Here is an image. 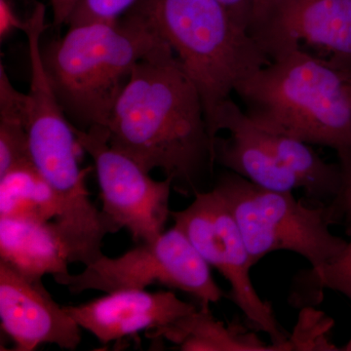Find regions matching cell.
I'll list each match as a JSON object with an SVG mask.
<instances>
[{
	"mask_svg": "<svg viewBox=\"0 0 351 351\" xmlns=\"http://www.w3.org/2000/svg\"><path fill=\"white\" fill-rule=\"evenodd\" d=\"M108 143L147 172L161 170L182 195L202 191L214 149L202 101L173 50L140 62L115 101Z\"/></svg>",
	"mask_w": 351,
	"mask_h": 351,
	"instance_id": "6da1fadb",
	"label": "cell"
},
{
	"mask_svg": "<svg viewBox=\"0 0 351 351\" xmlns=\"http://www.w3.org/2000/svg\"><path fill=\"white\" fill-rule=\"evenodd\" d=\"M0 320L13 350L32 351L41 345L75 350L82 328L58 304L43 279L31 278L0 261Z\"/></svg>",
	"mask_w": 351,
	"mask_h": 351,
	"instance_id": "30bf717a",
	"label": "cell"
},
{
	"mask_svg": "<svg viewBox=\"0 0 351 351\" xmlns=\"http://www.w3.org/2000/svg\"><path fill=\"white\" fill-rule=\"evenodd\" d=\"M341 350L351 351V338H350V341H348V343H346L345 348H341Z\"/></svg>",
	"mask_w": 351,
	"mask_h": 351,
	"instance_id": "cb8c5ba5",
	"label": "cell"
},
{
	"mask_svg": "<svg viewBox=\"0 0 351 351\" xmlns=\"http://www.w3.org/2000/svg\"><path fill=\"white\" fill-rule=\"evenodd\" d=\"M172 48L202 101L208 133L219 110L269 58L248 27L217 0H138L130 10Z\"/></svg>",
	"mask_w": 351,
	"mask_h": 351,
	"instance_id": "277c9868",
	"label": "cell"
},
{
	"mask_svg": "<svg viewBox=\"0 0 351 351\" xmlns=\"http://www.w3.org/2000/svg\"><path fill=\"white\" fill-rule=\"evenodd\" d=\"M182 211L171 212L174 225L184 232L201 257L230 283V294L249 324L269 335L272 343L294 346L283 331L269 302L258 295L251 280L254 265L243 235L230 208L215 189L197 191Z\"/></svg>",
	"mask_w": 351,
	"mask_h": 351,
	"instance_id": "52a82bcc",
	"label": "cell"
},
{
	"mask_svg": "<svg viewBox=\"0 0 351 351\" xmlns=\"http://www.w3.org/2000/svg\"><path fill=\"white\" fill-rule=\"evenodd\" d=\"M250 31V25L258 0H217Z\"/></svg>",
	"mask_w": 351,
	"mask_h": 351,
	"instance_id": "44dd1931",
	"label": "cell"
},
{
	"mask_svg": "<svg viewBox=\"0 0 351 351\" xmlns=\"http://www.w3.org/2000/svg\"><path fill=\"white\" fill-rule=\"evenodd\" d=\"M167 339L184 351H289L281 343L263 341L256 332L237 324H225L214 317L209 306H201L154 339Z\"/></svg>",
	"mask_w": 351,
	"mask_h": 351,
	"instance_id": "5bb4252c",
	"label": "cell"
},
{
	"mask_svg": "<svg viewBox=\"0 0 351 351\" xmlns=\"http://www.w3.org/2000/svg\"><path fill=\"white\" fill-rule=\"evenodd\" d=\"M64 308L82 330L108 345L141 332L154 339L197 307L171 291L124 290Z\"/></svg>",
	"mask_w": 351,
	"mask_h": 351,
	"instance_id": "8fae6325",
	"label": "cell"
},
{
	"mask_svg": "<svg viewBox=\"0 0 351 351\" xmlns=\"http://www.w3.org/2000/svg\"><path fill=\"white\" fill-rule=\"evenodd\" d=\"M210 269L188 237L174 225L156 239L138 242L119 257L104 254L84 265L80 274L68 272L54 276V280L73 294L145 290L158 284L193 295L201 306H210L225 295Z\"/></svg>",
	"mask_w": 351,
	"mask_h": 351,
	"instance_id": "8992f818",
	"label": "cell"
},
{
	"mask_svg": "<svg viewBox=\"0 0 351 351\" xmlns=\"http://www.w3.org/2000/svg\"><path fill=\"white\" fill-rule=\"evenodd\" d=\"M10 1H12L14 3H15L16 0H10Z\"/></svg>",
	"mask_w": 351,
	"mask_h": 351,
	"instance_id": "d4e9b609",
	"label": "cell"
},
{
	"mask_svg": "<svg viewBox=\"0 0 351 351\" xmlns=\"http://www.w3.org/2000/svg\"><path fill=\"white\" fill-rule=\"evenodd\" d=\"M351 173V172H350Z\"/></svg>",
	"mask_w": 351,
	"mask_h": 351,
	"instance_id": "484cf974",
	"label": "cell"
},
{
	"mask_svg": "<svg viewBox=\"0 0 351 351\" xmlns=\"http://www.w3.org/2000/svg\"><path fill=\"white\" fill-rule=\"evenodd\" d=\"M57 215L54 191L34 163L0 176V218L51 221Z\"/></svg>",
	"mask_w": 351,
	"mask_h": 351,
	"instance_id": "2e32d148",
	"label": "cell"
},
{
	"mask_svg": "<svg viewBox=\"0 0 351 351\" xmlns=\"http://www.w3.org/2000/svg\"><path fill=\"white\" fill-rule=\"evenodd\" d=\"M213 189L234 217L254 265L276 251L294 252L311 263L315 276L348 244L330 230L332 206L307 207L292 193L262 188L230 171Z\"/></svg>",
	"mask_w": 351,
	"mask_h": 351,
	"instance_id": "5b68a950",
	"label": "cell"
},
{
	"mask_svg": "<svg viewBox=\"0 0 351 351\" xmlns=\"http://www.w3.org/2000/svg\"><path fill=\"white\" fill-rule=\"evenodd\" d=\"M168 50L161 34L132 11L113 22L69 25L64 36L41 46L60 104L80 130L106 128L136 66Z\"/></svg>",
	"mask_w": 351,
	"mask_h": 351,
	"instance_id": "7a4b0ae2",
	"label": "cell"
},
{
	"mask_svg": "<svg viewBox=\"0 0 351 351\" xmlns=\"http://www.w3.org/2000/svg\"><path fill=\"white\" fill-rule=\"evenodd\" d=\"M214 160L262 186L292 193L300 182L277 158L262 128L230 100L219 110L213 131Z\"/></svg>",
	"mask_w": 351,
	"mask_h": 351,
	"instance_id": "7c38bea8",
	"label": "cell"
},
{
	"mask_svg": "<svg viewBox=\"0 0 351 351\" xmlns=\"http://www.w3.org/2000/svg\"><path fill=\"white\" fill-rule=\"evenodd\" d=\"M336 204L332 205L335 208V211L339 209V208H343V211H346V213H350L351 212V173L346 178V182L345 189H343L341 195L337 198Z\"/></svg>",
	"mask_w": 351,
	"mask_h": 351,
	"instance_id": "603a6c76",
	"label": "cell"
},
{
	"mask_svg": "<svg viewBox=\"0 0 351 351\" xmlns=\"http://www.w3.org/2000/svg\"><path fill=\"white\" fill-rule=\"evenodd\" d=\"M32 163L27 130V94L13 86L0 66V176Z\"/></svg>",
	"mask_w": 351,
	"mask_h": 351,
	"instance_id": "e0dca14e",
	"label": "cell"
},
{
	"mask_svg": "<svg viewBox=\"0 0 351 351\" xmlns=\"http://www.w3.org/2000/svg\"><path fill=\"white\" fill-rule=\"evenodd\" d=\"M261 128L277 158L295 175L307 195L319 200L337 199L341 195L346 182L343 168L326 162L306 143Z\"/></svg>",
	"mask_w": 351,
	"mask_h": 351,
	"instance_id": "9a60e30c",
	"label": "cell"
},
{
	"mask_svg": "<svg viewBox=\"0 0 351 351\" xmlns=\"http://www.w3.org/2000/svg\"><path fill=\"white\" fill-rule=\"evenodd\" d=\"M138 0H80L68 25L91 22H113L128 12Z\"/></svg>",
	"mask_w": 351,
	"mask_h": 351,
	"instance_id": "ac0fdd59",
	"label": "cell"
},
{
	"mask_svg": "<svg viewBox=\"0 0 351 351\" xmlns=\"http://www.w3.org/2000/svg\"><path fill=\"white\" fill-rule=\"evenodd\" d=\"M80 1V0H50L53 25L58 27L68 25L69 18Z\"/></svg>",
	"mask_w": 351,
	"mask_h": 351,
	"instance_id": "7402d4cb",
	"label": "cell"
},
{
	"mask_svg": "<svg viewBox=\"0 0 351 351\" xmlns=\"http://www.w3.org/2000/svg\"><path fill=\"white\" fill-rule=\"evenodd\" d=\"M348 216L351 223V212ZM314 276L321 288L341 293L351 301V239L338 257Z\"/></svg>",
	"mask_w": 351,
	"mask_h": 351,
	"instance_id": "d6986e66",
	"label": "cell"
},
{
	"mask_svg": "<svg viewBox=\"0 0 351 351\" xmlns=\"http://www.w3.org/2000/svg\"><path fill=\"white\" fill-rule=\"evenodd\" d=\"M258 125L337 152L351 172V75L306 51L276 55L237 88Z\"/></svg>",
	"mask_w": 351,
	"mask_h": 351,
	"instance_id": "3957f363",
	"label": "cell"
},
{
	"mask_svg": "<svg viewBox=\"0 0 351 351\" xmlns=\"http://www.w3.org/2000/svg\"><path fill=\"white\" fill-rule=\"evenodd\" d=\"M250 32L269 60L306 46L351 75V0H258Z\"/></svg>",
	"mask_w": 351,
	"mask_h": 351,
	"instance_id": "9c48e42d",
	"label": "cell"
},
{
	"mask_svg": "<svg viewBox=\"0 0 351 351\" xmlns=\"http://www.w3.org/2000/svg\"><path fill=\"white\" fill-rule=\"evenodd\" d=\"M25 20L21 19L10 0H0V39L3 41L16 31H24Z\"/></svg>",
	"mask_w": 351,
	"mask_h": 351,
	"instance_id": "ffe728a7",
	"label": "cell"
},
{
	"mask_svg": "<svg viewBox=\"0 0 351 351\" xmlns=\"http://www.w3.org/2000/svg\"><path fill=\"white\" fill-rule=\"evenodd\" d=\"M73 130L82 151L93 159L101 189V212L108 232L128 230L138 243L156 239L165 232L172 212V180L152 179L131 157L113 149L105 127L88 130L73 127Z\"/></svg>",
	"mask_w": 351,
	"mask_h": 351,
	"instance_id": "ba28073f",
	"label": "cell"
},
{
	"mask_svg": "<svg viewBox=\"0 0 351 351\" xmlns=\"http://www.w3.org/2000/svg\"><path fill=\"white\" fill-rule=\"evenodd\" d=\"M0 261L31 278L68 274V250L54 221L0 218Z\"/></svg>",
	"mask_w": 351,
	"mask_h": 351,
	"instance_id": "4fadbf2b",
	"label": "cell"
}]
</instances>
